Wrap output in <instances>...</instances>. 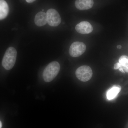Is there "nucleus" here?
<instances>
[{
  "label": "nucleus",
  "instance_id": "1",
  "mask_svg": "<svg viewBox=\"0 0 128 128\" xmlns=\"http://www.w3.org/2000/svg\"><path fill=\"white\" fill-rule=\"evenodd\" d=\"M60 66L58 62L54 61L50 63L44 70L43 77L44 81L50 82L56 78L59 72Z\"/></svg>",
  "mask_w": 128,
  "mask_h": 128
},
{
  "label": "nucleus",
  "instance_id": "2",
  "mask_svg": "<svg viewBox=\"0 0 128 128\" xmlns=\"http://www.w3.org/2000/svg\"><path fill=\"white\" fill-rule=\"evenodd\" d=\"M17 57V51L13 47H9L6 51L2 59V64L6 70H9L13 68Z\"/></svg>",
  "mask_w": 128,
  "mask_h": 128
},
{
  "label": "nucleus",
  "instance_id": "3",
  "mask_svg": "<svg viewBox=\"0 0 128 128\" xmlns=\"http://www.w3.org/2000/svg\"><path fill=\"white\" fill-rule=\"evenodd\" d=\"M76 75L78 80L81 81L86 82L91 79L92 72L91 68L87 66H82L77 69Z\"/></svg>",
  "mask_w": 128,
  "mask_h": 128
},
{
  "label": "nucleus",
  "instance_id": "4",
  "mask_svg": "<svg viewBox=\"0 0 128 128\" xmlns=\"http://www.w3.org/2000/svg\"><path fill=\"white\" fill-rule=\"evenodd\" d=\"M86 50V46L84 43L75 42L73 43L70 46L69 52L72 57H78L84 54Z\"/></svg>",
  "mask_w": 128,
  "mask_h": 128
},
{
  "label": "nucleus",
  "instance_id": "5",
  "mask_svg": "<svg viewBox=\"0 0 128 128\" xmlns=\"http://www.w3.org/2000/svg\"><path fill=\"white\" fill-rule=\"evenodd\" d=\"M47 22L48 25L51 26H57L60 24L61 18L58 12L55 9H50L46 13Z\"/></svg>",
  "mask_w": 128,
  "mask_h": 128
},
{
  "label": "nucleus",
  "instance_id": "6",
  "mask_svg": "<svg viewBox=\"0 0 128 128\" xmlns=\"http://www.w3.org/2000/svg\"><path fill=\"white\" fill-rule=\"evenodd\" d=\"M75 28L78 32L82 34H89L93 30L91 24L87 21L81 22L76 26Z\"/></svg>",
  "mask_w": 128,
  "mask_h": 128
},
{
  "label": "nucleus",
  "instance_id": "7",
  "mask_svg": "<svg viewBox=\"0 0 128 128\" xmlns=\"http://www.w3.org/2000/svg\"><path fill=\"white\" fill-rule=\"evenodd\" d=\"M94 3L93 0H76L75 5L77 9L84 10L91 8Z\"/></svg>",
  "mask_w": 128,
  "mask_h": 128
},
{
  "label": "nucleus",
  "instance_id": "8",
  "mask_svg": "<svg viewBox=\"0 0 128 128\" xmlns=\"http://www.w3.org/2000/svg\"><path fill=\"white\" fill-rule=\"evenodd\" d=\"M34 23L38 26H42L46 25L47 22V15L43 12H40L36 14L34 20Z\"/></svg>",
  "mask_w": 128,
  "mask_h": 128
},
{
  "label": "nucleus",
  "instance_id": "9",
  "mask_svg": "<svg viewBox=\"0 0 128 128\" xmlns=\"http://www.w3.org/2000/svg\"><path fill=\"white\" fill-rule=\"evenodd\" d=\"M121 88L119 85H114L108 91L106 96L108 100H112L115 98L119 93Z\"/></svg>",
  "mask_w": 128,
  "mask_h": 128
},
{
  "label": "nucleus",
  "instance_id": "10",
  "mask_svg": "<svg viewBox=\"0 0 128 128\" xmlns=\"http://www.w3.org/2000/svg\"><path fill=\"white\" fill-rule=\"evenodd\" d=\"M9 12V6L4 0H0V20L7 16Z\"/></svg>",
  "mask_w": 128,
  "mask_h": 128
},
{
  "label": "nucleus",
  "instance_id": "11",
  "mask_svg": "<svg viewBox=\"0 0 128 128\" xmlns=\"http://www.w3.org/2000/svg\"><path fill=\"white\" fill-rule=\"evenodd\" d=\"M118 61L125 72L128 73V56L126 55L122 56L120 58Z\"/></svg>",
  "mask_w": 128,
  "mask_h": 128
},
{
  "label": "nucleus",
  "instance_id": "12",
  "mask_svg": "<svg viewBox=\"0 0 128 128\" xmlns=\"http://www.w3.org/2000/svg\"><path fill=\"white\" fill-rule=\"evenodd\" d=\"M121 67V64H120L119 62H117L114 65V70H116L119 69Z\"/></svg>",
  "mask_w": 128,
  "mask_h": 128
},
{
  "label": "nucleus",
  "instance_id": "13",
  "mask_svg": "<svg viewBox=\"0 0 128 128\" xmlns=\"http://www.w3.org/2000/svg\"><path fill=\"white\" fill-rule=\"evenodd\" d=\"M118 70H119L121 72H122V73H125V72L124 71V70L123 68H122V67L120 68Z\"/></svg>",
  "mask_w": 128,
  "mask_h": 128
},
{
  "label": "nucleus",
  "instance_id": "14",
  "mask_svg": "<svg viewBox=\"0 0 128 128\" xmlns=\"http://www.w3.org/2000/svg\"><path fill=\"white\" fill-rule=\"evenodd\" d=\"M36 0H26V1L28 3H32L34 2Z\"/></svg>",
  "mask_w": 128,
  "mask_h": 128
},
{
  "label": "nucleus",
  "instance_id": "15",
  "mask_svg": "<svg viewBox=\"0 0 128 128\" xmlns=\"http://www.w3.org/2000/svg\"><path fill=\"white\" fill-rule=\"evenodd\" d=\"M117 48L118 49H120L121 48V45H118V46H117Z\"/></svg>",
  "mask_w": 128,
  "mask_h": 128
},
{
  "label": "nucleus",
  "instance_id": "16",
  "mask_svg": "<svg viewBox=\"0 0 128 128\" xmlns=\"http://www.w3.org/2000/svg\"><path fill=\"white\" fill-rule=\"evenodd\" d=\"M2 122L0 121V128H2Z\"/></svg>",
  "mask_w": 128,
  "mask_h": 128
}]
</instances>
